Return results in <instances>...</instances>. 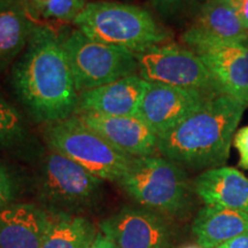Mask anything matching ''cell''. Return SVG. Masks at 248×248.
<instances>
[{
	"label": "cell",
	"instance_id": "obj_13",
	"mask_svg": "<svg viewBox=\"0 0 248 248\" xmlns=\"http://www.w3.org/2000/svg\"><path fill=\"white\" fill-rule=\"evenodd\" d=\"M78 116L89 128L94 130L121 152L132 157L155 155L159 136L139 115L101 116L80 114Z\"/></svg>",
	"mask_w": 248,
	"mask_h": 248
},
{
	"label": "cell",
	"instance_id": "obj_1",
	"mask_svg": "<svg viewBox=\"0 0 248 248\" xmlns=\"http://www.w3.org/2000/svg\"><path fill=\"white\" fill-rule=\"evenodd\" d=\"M9 79L17 100L37 123L47 125L75 115L79 94L60 35L51 27H36Z\"/></svg>",
	"mask_w": 248,
	"mask_h": 248
},
{
	"label": "cell",
	"instance_id": "obj_16",
	"mask_svg": "<svg viewBox=\"0 0 248 248\" xmlns=\"http://www.w3.org/2000/svg\"><path fill=\"white\" fill-rule=\"evenodd\" d=\"M38 15L16 0H0V76L11 69L26 49Z\"/></svg>",
	"mask_w": 248,
	"mask_h": 248
},
{
	"label": "cell",
	"instance_id": "obj_6",
	"mask_svg": "<svg viewBox=\"0 0 248 248\" xmlns=\"http://www.w3.org/2000/svg\"><path fill=\"white\" fill-rule=\"evenodd\" d=\"M119 185L144 208L178 214L190 201L191 185L184 168L164 156L135 157Z\"/></svg>",
	"mask_w": 248,
	"mask_h": 248
},
{
	"label": "cell",
	"instance_id": "obj_24",
	"mask_svg": "<svg viewBox=\"0 0 248 248\" xmlns=\"http://www.w3.org/2000/svg\"><path fill=\"white\" fill-rule=\"evenodd\" d=\"M233 145L239 153V166L243 169L248 170V125L235 132Z\"/></svg>",
	"mask_w": 248,
	"mask_h": 248
},
{
	"label": "cell",
	"instance_id": "obj_23",
	"mask_svg": "<svg viewBox=\"0 0 248 248\" xmlns=\"http://www.w3.org/2000/svg\"><path fill=\"white\" fill-rule=\"evenodd\" d=\"M192 0H151L153 7L162 16L173 17L186 8Z\"/></svg>",
	"mask_w": 248,
	"mask_h": 248
},
{
	"label": "cell",
	"instance_id": "obj_3",
	"mask_svg": "<svg viewBox=\"0 0 248 248\" xmlns=\"http://www.w3.org/2000/svg\"><path fill=\"white\" fill-rule=\"evenodd\" d=\"M73 24L90 38L123 47L135 54L168 43L170 38V33L150 12L124 2H88Z\"/></svg>",
	"mask_w": 248,
	"mask_h": 248
},
{
	"label": "cell",
	"instance_id": "obj_29",
	"mask_svg": "<svg viewBox=\"0 0 248 248\" xmlns=\"http://www.w3.org/2000/svg\"><path fill=\"white\" fill-rule=\"evenodd\" d=\"M183 248H201V247L200 246H185Z\"/></svg>",
	"mask_w": 248,
	"mask_h": 248
},
{
	"label": "cell",
	"instance_id": "obj_9",
	"mask_svg": "<svg viewBox=\"0 0 248 248\" xmlns=\"http://www.w3.org/2000/svg\"><path fill=\"white\" fill-rule=\"evenodd\" d=\"M218 93L150 83L138 115L157 136L181 123L190 114Z\"/></svg>",
	"mask_w": 248,
	"mask_h": 248
},
{
	"label": "cell",
	"instance_id": "obj_20",
	"mask_svg": "<svg viewBox=\"0 0 248 248\" xmlns=\"http://www.w3.org/2000/svg\"><path fill=\"white\" fill-rule=\"evenodd\" d=\"M30 135L22 113L0 94V148L26 150L30 145Z\"/></svg>",
	"mask_w": 248,
	"mask_h": 248
},
{
	"label": "cell",
	"instance_id": "obj_27",
	"mask_svg": "<svg viewBox=\"0 0 248 248\" xmlns=\"http://www.w3.org/2000/svg\"><path fill=\"white\" fill-rule=\"evenodd\" d=\"M216 248H248V233L241 234L239 237L225 241L224 244L219 245Z\"/></svg>",
	"mask_w": 248,
	"mask_h": 248
},
{
	"label": "cell",
	"instance_id": "obj_25",
	"mask_svg": "<svg viewBox=\"0 0 248 248\" xmlns=\"http://www.w3.org/2000/svg\"><path fill=\"white\" fill-rule=\"evenodd\" d=\"M248 30V0H224Z\"/></svg>",
	"mask_w": 248,
	"mask_h": 248
},
{
	"label": "cell",
	"instance_id": "obj_17",
	"mask_svg": "<svg viewBox=\"0 0 248 248\" xmlns=\"http://www.w3.org/2000/svg\"><path fill=\"white\" fill-rule=\"evenodd\" d=\"M193 187L204 204L248 214V178L238 169L223 166L204 170Z\"/></svg>",
	"mask_w": 248,
	"mask_h": 248
},
{
	"label": "cell",
	"instance_id": "obj_8",
	"mask_svg": "<svg viewBox=\"0 0 248 248\" xmlns=\"http://www.w3.org/2000/svg\"><path fill=\"white\" fill-rule=\"evenodd\" d=\"M135 57L138 75L148 83L199 90L207 93H224L199 55L191 48L164 43L141 53H136Z\"/></svg>",
	"mask_w": 248,
	"mask_h": 248
},
{
	"label": "cell",
	"instance_id": "obj_7",
	"mask_svg": "<svg viewBox=\"0 0 248 248\" xmlns=\"http://www.w3.org/2000/svg\"><path fill=\"white\" fill-rule=\"evenodd\" d=\"M60 38L78 94L138 74L135 53L128 49L90 38L77 28L60 35Z\"/></svg>",
	"mask_w": 248,
	"mask_h": 248
},
{
	"label": "cell",
	"instance_id": "obj_11",
	"mask_svg": "<svg viewBox=\"0 0 248 248\" xmlns=\"http://www.w3.org/2000/svg\"><path fill=\"white\" fill-rule=\"evenodd\" d=\"M150 83L138 74L79 93L75 115H138Z\"/></svg>",
	"mask_w": 248,
	"mask_h": 248
},
{
	"label": "cell",
	"instance_id": "obj_22",
	"mask_svg": "<svg viewBox=\"0 0 248 248\" xmlns=\"http://www.w3.org/2000/svg\"><path fill=\"white\" fill-rule=\"evenodd\" d=\"M21 193V182L11 168L0 161V209L16 202Z\"/></svg>",
	"mask_w": 248,
	"mask_h": 248
},
{
	"label": "cell",
	"instance_id": "obj_15",
	"mask_svg": "<svg viewBox=\"0 0 248 248\" xmlns=\"http://www.w3.org/2000/svg\"><path fill=\"white\" fill-rule=\"evenodd\" d=\"M52 215L32 203L0 209V248H42Z\"/></svg>",
	"mask_w": 248,
	"mask_h": 248
},
{
	"label": "cell",
	"instance_id": "obj_21",
	"mask_svg": "<svg viewBox=\"0 0 248 248\" xmlns=\"http://www.w3.org/2000/svg\"><path fill=\"white\" fill-rule=\"evenodd\" d=\"M86 4L85 0H31V6L38 16L71 23Z\"/></svg>",
	"mask_w": 248,
	"mask_h": 248
},
{
	"label": "cell",
	"instance_id": "obj_19",
	"mask_svg": "<svg viewBox=\"0 0 248 248\" xmlns=\"http://www.w3.org/2000/svg\"><path fill=\"white\" fill-rule=\"evenodd\" d=\"M52 223L42 248H90L98 230L85 217L51 214Z\"/></svg>",
	"mask_w": 248,
	"mask_h": 248
},
{
	"label": "cell",
	"instance_id": "obj_28",
	"mask_svg": "<svg viewBox=\"0 0 248 248\" xmlns=\"http://www.w3.org/2000/svg\"><path fill=\"white\" fill-rule=\"evenodd\" d=\"M16 1L23 2V4H27V5H29V6H31V0H16ZM31 7H32V6H31Z\"/></svg>",
	"mask_w": 248,
	"mask_h": 248
},
{
	"label": "cell",
	"instance_id": "obj_2",
	"mask_svg": "<svg viewBox=\"0 0 248 248\" xmlns=\"http://www.w3.org/2000/svg\"><path fill=\"white\" fill-rule=\"evenodd\" d=\"M246 105L218 93L169 131L159 136L157 152L182 167L213 169L230 156L231 142Z\"/></svg>",
	"mask_w": 248,
	"mask_h": 248
},
{
	"label": "cell",
	"instance_id": "obj_5",
	"mask_svg": "<svg viewBox=\"0 0 248 248\" xmlns=\"http://www.w3.org/2000/svg\"><path fill=\"white\" fill-rule=\"evenodd\" d=\"M40 201L52 214L77 215L95 207L104 193V181L64 155L49 150L36 173Z\"/></svg>",
	"mask_w": 248,
	"mask_h": 248
},
{
	"label": "cell",
	"instance_id": "obj_14",
	"mask_svg": "<svg viewBox=\"0 0 248 248\" xmlns=\"http://www.w3.org/2000/svg\"><path fill=\"white\" fill-rule=\"evenodd\" d=\"M183 40L191 49L203 45L248 40V30L224 0H208L201 6Z\"/></svg>",
	"mask_w": 248,
	"mask_h": 248
},
{
	"label": "cell",
	"instance_id": "obj_18",
	"mask_svg": "<svg viewBox=\"0 0 248 248\" xmlns=\"http://www.w3.org/2000/svg\"><path fill=\"white\" fill-rule=\"evenodd\" d=\"M192 232L198 246L216 248L225 241L248 233V214L206 204L195 216Z\"/></svg>",
	"mask_w": 248,
	"mask_h": 248
},
{
	"label": "cell",
	"instance_id": "obj_26",
	"mask_svg": "<svg viewBox=\"0 0 248 248\" xmlns=\"http://www.w3.org/2000/svg\"><path fill=\"white\" fill-rule=\"evenodd\" d=\"M90 248H116V245L114 243L110 233L102 223L99 228L97 235H95V239Z\"/></svg>",
	"mask_w": 248,
	"mask_h": 248
},
{
	"label": "cell",
	"instance_id": "obj_12",
	"mask_svg": "<svg viewBox=\"0 0 248 248\" xmlns=\"http://www.w3.org/2000/svg\"><path fill=\"white\" fill-rule=\"evenodd\" d=\"M221 88L248 106V40L203 45L194 49Z\"/></svg>",
	"mask_w": 248,
	"mask_h": 248
},
{
	"label": "cell",
	"instance_id": "obj_10",
	"mask_svg": "<svg viewBox=\"0 0 248 248\" xmlns=\"http://www.w3.org/2000/svg\"><path fill=\"white\" fill-rule=\"evenodd\" d=\"M116 248H169L171 231L161 214L146 208L123 207L102 222Z\"/></svg>",
	"mask_w": 248,
	"mask_h": 248
},
{
	"label": "cell",
	"instance_id": "obj_4",
	"mask_svg": "<svg viewBox=\"0 0 248 248\" xmlns=\"http://www.w3.org/2000/svg\"><path fill=\"white\" fill-rule=\"evenodd\" d=\"M44 138L49 150L64 155L102 181L119 182L135 159L76 115L45 125Z\"/></svg>",
	"mask_w": 248,
	"mask_h": 248
}]
</instances>
